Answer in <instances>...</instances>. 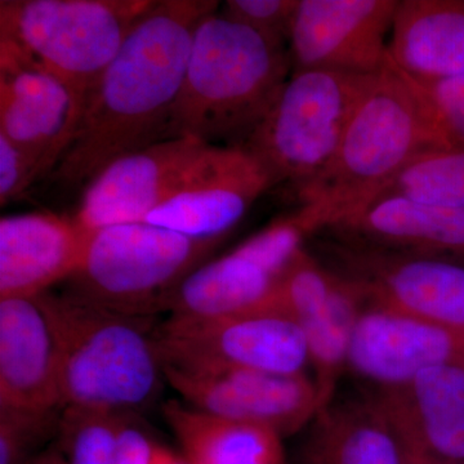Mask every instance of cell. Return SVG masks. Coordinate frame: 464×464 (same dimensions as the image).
Returning a JSON list of instances; mask_svg holds the SVG:
<instances>
[{"label":"cell","mask_w":464,"mask_h":464,"mask_svg":"<svg viewBox=\"0 0 464 464\" xmlns=\"http://www.w3.org/2000/svg\"><path fill=\"white\" fill-rule=\"evenodd\" d=\"M219 5L155 0L85 101L56 181L85 188L118 159L167 140L195 30Z\"/></svg>","instance_id":"6da1fadb"},{"label":"cell","mask_w":464,"mask_h":464,"mask_svg":"<svg viewBox=\"0 0 464 464\" xmlns=\"http://www.w3.org/2000/svg\"><path fill=\"white\" fill-rule=\"evenodd\" d=\"M292 74L288 48L222 16L200 21L168 139L243 148Z\"/></svg>","instance_id":"7a4b0ae2"},{"label":"cell","mask_w":464,"mask_h":464,"mask_svg":"<svg viewBox=\"0 0 464 464\" xmlns=\"http://www.w3.org/2000/svg\"><path fill=\"white\" fill-rule=\"evenodd\" d=\"M34 299L53 338L63 409L134 411L157 398L164 374L148 316L72 292Z\"/></svg>","instance_id":"3957f363"},{"label":"cell","mask_w":464,"mask_h":464,"mask_svg":"<svg viewBox=\"0 0 464 464\" xmlns=\"http://www.w3.org/2000/svg\"><path fill=\"white\" fill-rule=\"evenodd\" d=\"M432 149L422 112L398 67L387 57L348 123L331 163L290 195L314 237L365 203L400 168Z\"/></svg>","instance_id":"277c9868"},{"label":"cell","mask_w":464,"mask_h":464,"mask_svg":"<svg viewBox=\"0 0 464 464\" xmlns=\"http://www.w3.org/2000/svg\"><path fill=\"white\" fill-rule=\"evenodd\" d=\"M154 2L2 0L0 44L61 82L83 111L101 75Z\"/></svg>","instance_id":"5b68a950"},{"label":"cell","mask_w":464,"mask_h":464,"mask_svg":"<svg viewBox=\"0 0 464 464\" xmlns=\"http://www.w3.org/2000/svg\"><path fill=\"white\" fill-rule=\"evenodd\" d=\"M375 76L332 70L292 72L241 149L264 168L273 188L295 194L331 163Z\"/></svg>","instance_id":"8992f818"},{"label":"cell","mask_w":464,"mask_h":464,"mask_svg":"<svg viewBox=\"0 0 464 464\" xmlns=\"http://www.w3.org/2000/svg\"><path fill=\"white\" fill-rule=\"evenodd\" d=\"M224 240L195 239L161 226L132 222L88 232L70 292L130 315L167 310L183 280Z\"/></svg>","instance_id":"52a82bcc"},{"label":"cell","mask_w":464,"mask_h":464,"mask_svg":"<svg viewBox=\"0 0 464 464\" xmlns=\"http://www.w3.org/2000/svg\"><path fill=\"white\" fill-rule=\"evenodd\" d=\"M161 368L246 369L306 374V338L292 317L274 306L224 317L170 316L155 328Z\"/></svg>","instance_id":"ba28073f"},{"label":"cell","mask_w":464,"mask_h":464,"mask_svg":"<svg viewBox=\"0 0 464 464\" xmlns=\"http://www.w3.org/2000/svg\"><path fill=\"white\" fill-rule=\"evenodd\" d=\"M314 255L362 304L417 317L464 335V265L328 237Z\"/></svg>","instance_id":"9c48e42d"},{"label":"cell","mask_w":464,"mask_h":464,"mask_svg":"<svg viewBox=\"0 0 464 464\" xmlns=\"http://www.w3.org/2000/svg\"><path fill=\"white\" fill-rule=\"evenodd\" d=\"M225 149L177 137L118 159L85 186L75 224L93 232L143 222L157 208L206 179Z\"/></svg>","instance_id":"30bf717a"},{"label":"cell","mask_w":464,"mask_h":464,"mask_svg":"<svg viewBox=\"0 0 464 464\" xmlns=\"http://www.w3.org/2000/svg\"><path fill=\"white\" fill-rule=\"evenodd\" d=\"M398 0H298L290 24L292 72L378 74L389 57Z\"/></svg>","instance_id":"8fae6325"},{"label":"cell","mask_w":464,"mask_h":464,"mask_svg":"<svg viewBox=\"0 0 464 464\" xmlns=\"http://www.w3.org/2000/svg\"><path fill=\"white\" fill-rule=\"evenodd\" d=\"M164 380L186 404L217 417L258 424L292 435L323 408L315 381L246 369L185 371L163 368Z\"/></svg>","instance_id":"7c38bea8"},{"label":"cell","mask_w":464,"mask_h":464,"mask_svg":"<svg viewBox=\"0 0 464 464\" xmlns=\"http://www.w3.org/2000/svg\"><path fill=\"white\" fill-rule=\"evenodd\" d=\"M276 306L306 338L324 406L334 398L337 382L347 369L351 333L364 304L344 280L304 248L284 274Z\"/></svg>","instance_id":"4fadbf2b"},{"label":"cell","mask_w":464,"mask_h":464,"mask_svg":"<svg viewBox=\"0 0 464 464\" xmlns=\"http://www.w3.org/2000/svg\"><path fill=\"white\" fill-rule=\"evenodd\" d=\"M81 115L61 82L0 44V133L33 161L39 179L56 170Z\"/></svg>","instance_id":"5bb4252c"},{"label":"cell","mask_w":464,"mask_h":464,"mask_svg":"<svg viewBox=\"0 0 464 464\" xmlns=\"http://www.w3.org/2000/svg\"><path fill=\"white\" fill-rule=\"evenodd\" d=\"M448 364L464 365V335L387 308L362 306L347 351L353 373L381 390Z\"/></svg>","instance_id":"9a60e30c"},{"label":"cell","mask_w":464,"mask_h":464,"mask_svg":"<svg viewBox=\"0 0 464 464\" xmlns=\"http://www.w3.org/2000/svg\"><path fill=\"white\" fill-rule=\"evenodd\" d=\"M408 456L464 463V365L433 366L373 393Z\"/></svg>","instance_id":"2e32d148"},{"label":"cell","mask_w":464,"mask_h":464,"mask_svg":"<svg viewBox=\"0 0 464 464\" xmlns=\"http://www.w3.org/2000/svg\"><path fill=\"white\" fill-rule=\"evenodd\" d=\"M317 234L420 257L464 264V209L378 198L335 219Z\"/></svg>","instance_id":"e0dca14e"},{"label":"cell","mask_w":464,"mask_h":464,"mask_svg":"<svg viewBox=\"0 0 464 464\" xmlns=\"http://www.w3.org/2000/svg\"><path fill=\"white\" fill-rule=\"evenodd\" d=\"M88 232L74 218L25 213L0 219V299H34L72 276Z\"/></svg>","instance_id":"ac0fdd59"},{"label":"cell","mask_w":464,"mask_h":464,"mask_svg":"<svg viewBox=\"0 0 464 464\" xmlns=\"http://www.w3.org/2000/svg\"><path fill=\"white\" fill-rule=\"evenodd\" d=\"M270 190V179L248 151L226 148L206 179L157 208L143 222L195 239L225 240L250 207Z\"/></svg>","instance_id":"d6986e66"},{"label":"cell","mask_w":464,"mask_h":464,"mask_svg":"<svg viewBox=\"0 0 464 464\" xmlns=\"http://www.w3.org/2000/svg\"><path fill=\"white\" fill-rule=\"evenodd\" d=\"M0 408L63 409L53 338L35 299H0Z\"/></svg>","instance_id":"ffe728a7"},{"label":"cell","mask_w":464,"mask_h":464,"mask_svg":"<svg viewBox=\"0 0 464 464\" xmlns=\"http://www.w3.org/2000/svg\"><path fill=\"white\" fill-rule=\"evenodd\" d=\"M308 426L299 464H406L398 433L373 395L334 396Z\"/></svg>","instance_id":"44dd1931"},{"label":"cell","mask_w":464,"mask_h":464,"mask_svg":"<svg viewBox=\"0 0 464 464\" xmlns=\"http://www.w3.org/2000/svg\"><path fill=\"white\" fill-rule=\"evenodd\" d=\"M389 57L414 78L464 75V0H399Z\"/></svg>","instance_id":"7402d4cb"},{"label":"cell","mask_w":464,"mask_h":464,"mask_svg":"<svg viewBox=\"0 0 464 464\" xmlns=\"http://www.w3.org/2000/svg\"><path fill=\"white\" fill-rule=\"evenodd\" d=\"M283 276L241 246L192 271L168 302L170 316L224 317L276 304Z\"/></svg>","instance_id":"603a6c76"},{"label":"cell","mask_w":464,"mask_h":464,"mask_svg":"<svg viewBox=\"0 0 464 464\" xmlns=\"http://www.w3.org/2000/svg\"><path fill=\"white\" fill-rule=\"evenodd\" d=\"M188 464H286L283 436L267 427L198 411L186 402L163 406Z\"/></svg>","instance_id":"cb8c5ba5"},{"label":"cell","mask_w":464,"mask_h":464,"mask_svg":"<svg viewBox=\"0 0 464 464\" xmlns=\"http://www.w3.org/2000/svg\"><path fill=\"white\" fill-rule=\"evenodd\" d=\"M134 411L65 408L58 435L67 464H151L160 445L134 420Z\"/></svg>","instance_id":"d4e9b609"},{"label":"cell","mask_w":464,"mask_h":464,"mask_svg":"<svg viewBox=\"0 0 464 464\" xmlns=\"http://www.w3.org/2000/svg\"><path fill=\"white\" fill-rule=\"evenodd\" d=\"M384 197L464 209V150L418 152L366 201Z\"/></svg>","instance_id":"484cf974"},{"label":"cell","mask_w":464,"mask_h":464,"mask_svg":"<svg viewBox=\"0 0 464 464\" xmlns=\"http://www.w3.org/2000/svg\"><path fill=\"white\" fill-rule=\"evenodd\" d=\"M400 72L417 100L432 149L464 150V75L420 79Z\"/></svg>","instance_id":"4316f807"},{"label":"cell","mask_w":464,"mask_h":464,"mask_svg":"<svg viewBox=\"0 0 464 464\" xmlns=\"http://www.w3.org/2000/svg\"><path fill=\"white\" fill-rule=\"evenodd\" d=\"M61 411L39 413L0 408V464L32 462L33 451L58 431Z\"/></svg>","instance_id":"83f0119b"},{"label":"cell","mask_w":464,"mask_h":464,"mask_svg":"<svg viewBox=\"0 0 464 464\" xmlns=\"http://www.w3.org/2000/svg\"><path fill=\"white\" fill-rule=\"evenodd\" d=\"M297 5L298 0H227L218 12L268 41L288 48L290 24Z\"/></svg>","instance_id":"f1b7e54d"},{"label":"cell","mask_w":464,"mask_h":464,"mask_svg":"<svg viewBox=\"0 0 464 464\" xmlns=\"http://www.w3.org/2000/svg\"><path fill=\"white\" fill-rule=\"evenodd\" d=\"M36 179L39 176L33 161L0 133V206L25 194Z\"/></svg>","instance_id":"f546056e"},{"label":"cell","mask_w":464,"mask_h":464,"mask_svg":"<svg viewBox=\"0 0 464 464\" xmlns=\"http://www.w3.org/2000/svg\"><path fill=\"white\" fill-rule=\"evenodd\" d=\"M151 464H188L186 462L185 458L173 453L169 449L161 447L158 449L157 456Z\"/></svg>","instance_id":"4dcf8cb0"},{"label":"cell","mask_w":464,"mask_h":464,"mask_svg":"<svg viewBox=\"0 0 464 464\" xmlns=\"http://www.w3.org/2000/svg\"><path fill=\"white\" fill-rule=\"evenodd\" d=\"M29 464H67L61 453H50L34 459Z\"/></svg>","instance_id":"1f68e13d"},{"label":"cell","mask_w":464,"mask_h":464,"mask_svg":"<svg viewBox=\"0 0 464 464\" xmlns=\"http://www.w3.org/2000/svg\"><path fill=\"white\" fill-rule=\"evenodd\" d=\"M406 464H464V463L441 462V460L429 459V458L408 456V454H406Z\"/></svg>","instance_id":"d6a6232c"}]
</instances>
